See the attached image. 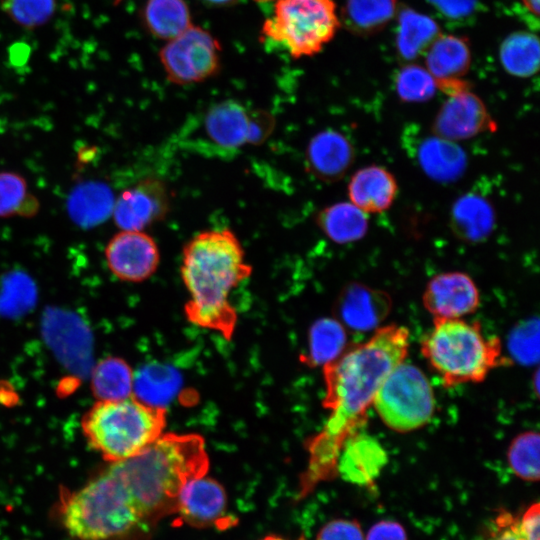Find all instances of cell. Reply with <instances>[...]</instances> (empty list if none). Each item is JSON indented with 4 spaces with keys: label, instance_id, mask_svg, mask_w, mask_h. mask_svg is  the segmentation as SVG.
Segmentation results:
<instances>
[{
    "label": "cell",
    "instance_id": "6da1fadb",
    "mask_svg": "<svg viewBox=\"0 0 540 540\" xmlns=\"http://www.w3.org/2000/svg\"><path fill=\"white\" fill-rule=\"evenodd\" d=\"M409 332L398 325L378 328L364 343L344 351L323 366L330 414L323 429L308 442V465L301 476L299 497L337 476L344 442L365 422L368 408L386 376L407 356Z\"/></svg>",
    "mask_w": 540,
    "mask_h": 540
},
{
    "label": "cell",
    "instance_id": "7a4b0ae2",
    "mask_svg": "<svg viewBox=\"0 0 540 540\" xmlns=\"http://www.w3.org/2000/svg\"><path fill=\"white\" fill-rule=\"evenodd\" d=\"M252 270L239 238L230 228L204 230L193 236L183 247L180 267L189 294L184 307L187 319L230 340L237 313L229 296Z\"/></svg>",
    "mask_w": 540,
    "mask_h": 540
},
{
    "label": "cell",
    "instance_id": "3957f363",
    "mask_svg": "<svg viewBox=\"0 0 540 540\" xmlns=\"http://www.w3.org/2000/svg\"><path fill=\"white\" fill-rule=\"evenodd\" d=\"M126 489L145 526L175 513L190 479L207 474L204 439L194 433H163L139 454L108 466Z\"/></svg>",
    "mask_w": 540,
    "mask_h": 540
},
{
    "label": "cell",
    "instance_id": "277c9868",
    "mask_svg": "<svg viewBox=\"0 0 540 540\" xmlns=\"http://www.w3.org/2000/svg\"><path fill=\"white\" fill-rule=\"evenodd\" d=\"M63 527L78 540H124L145 527L126 489L107 467L60 498Z\"/></svg>",
    "mask_w": 540,
    "mask_h": 540
},
{
    "label": "cell",
    "instance_id": "5b68a950",
    "mask_svg": "<svg viewBox=\"0 0 540 540\" xmlns=\"http://www.w3.org/2000/svg\"><path fill=\"white\" fill-rule=\"evenodd\" d=\"M421 351L445 387L481 382L493 368L509 363L499 338L485 337L479 322L460 318H434Z\"/></svg>",
    "mask_w": 540,
    "mask_h": 540
},
{
    "label": "cell",
    "instance_id": "8992f818",
    "mask_svg": "<svg viewBox=\"0 0 540 540\" xmlns=\"http://www.w3.org/2000/svg\"><path fill=\"white\" fill-rule=\"evenodd\" d=\"M81 425L89 445L114 463L139 454L163 434L166 410L133 395L97 401L83 416Z\"/></svg>",
    "mask_w": 540,
    "mask_h": 540
},
{
    "label": "cell",
    "instance_id": "52a82bcc",
    "mask_svg": "<svg viewBox=\"0 0 540 540\" xmlns=\"http://www.w3.org/2000/svg\"><path fill=\"white\" fill-rule=\"evenodd\" d=\"M341 26L334 0H275L261 34L302 59L320 53Z\"/></svg>",
    "mask_w": 540,
    "mask_h": 540
},
{
    "label": "cell",
    "instance_id": "ba28073f",
    "mask_svg": "<svg viewBox=\"0 0 540 540\" xmlns=\"http://www.w3.org/2000/svg\"><path fill=\"white\" fill-rule=\"evenodd\" d=\"M372 405L386 426L405 433L430 421L435 399L425 374L403 361L383 380Z\"/></svg>",
    "mask_w": 540,
    "mask_h": 540
},
{
    "label": "cell",
    "instance_id": "9c48e42d",
    "mask_svg": "<svg viewBox=\"0 0 540 540\" xmlns=\"http://www.w3.org/2000/svg\"><path fill=\"white\" fill-rule=\"evenodd\" d=\"M274 127L275 119L269 112L248 109L237 100L227 99L206 111L199 140L205 143L204 151L230 155L245 145L262 143Z\"/></svg>",
    "mask_w": 540,
    "mask_h": 540
},
{
    "label": "cell",
    "instance_id": "30bf717a",
    "mask_svg": "<svg viewBox=\"0 0 540 540\" xmlns=\"http://www.w3.org/2000/svg\"><path fill=\"white\" fill-rule=\"evenodd\" d=\"M159 60L169 82L189 85L206 81L220 72L222 46L208 30L192 25L166 41Z\"/></svg>",
    "mask_w": 540,
    "mask_h": 540
},
{
    "label": "cell",
    "instance_id": "8fae6325",
    "mask_svg": "<svg viewBox=\"0 0 540 540\" xmlns=\"http://www.w3.org/2000/svg\"><path fill=\"white\" fill-rule=\"evenodd\" d=\"M105 259L111 273L125 282L138 283L150 278L160 263L155 240L144 231L121 230L108 242Z\"/></svg>",
    "mask_w": 540,
    "mask_h": 540
},
{
    "label": "cell",
    "instance_id": "7c38bea8",
    "mask_svg": "<svg viewBox=\"0 0 540 540\" xmlns=\"http://www.w3.org/2000/svg\"><path fill=\"white\" fill-rule=\"evenodd\" d=\"M495 128L482 99L467 89L448 96L434 118L431 131L433 135L458 142Z\"/></svg>",
    "mask_w": 540,
    "mask_h": 540
},
{
    "label": "cell",
    "instance_id": "4fadbf2b",
    "mask_svg": "<svg viewBox=\"0 0 540 540\" xmlns=\"http://www.w3.org/2000/svg\"><path fill=\"white\" fill-rule=\"evenodd\" d=\"M169 208L166 185L156 178H146L119 195L114 201L112 216L121 230L143 231L163 219Z\"/></svg>",
    "mask_w": 540,
    "mask_h": 540
},
{
    "label": "cell",
    "instance_id": "5bb4252c",
    "mask_svg": "<svg viewBox=\"0 0 540 540\" xmlns=\"http://www.w3.org/2000/svg\"><path fill=\"white\" fill-rule=\"evenodd\" d=\"M422 301L434 318H461L477 310L480 294L469 275L451 271L439 273L429 280Z\"/></svg>",
    "mask_w": 540,
    "mask_h": 540
},
{
    "label": "cell",
    "instance_id": "9a60e30c",
    "mask_svg": "<svg viewBox=\"0 0 540 540\" xmlns=\"http://www.w3.org/2000/svg\"><path fill=\"white\" fill-rule=\"evenodd\" d=\"M336 306L339 319L347 327L368 331L377 328L388 316L392 301L382 290L351 282L342 289Z\"/></svg>",
    "mask_w": 540,
    "mask_h": 540
},
{
    "label": "cell",
    "instance_id": "2e32d148",
    "mask_svg": "<svg viewBox=\"0 0 540 540\" xmlns=\"http://www.w3.org/2000/svg\"><path fill=\"white\" fill-rule=\"evenodd\" d=\"M355 161V148L341 132L325 129L315 134L306 149L308 171L325 182L342 179Z\"/></svg>",
    "mask_w": 540,
    "mask_h": 540
},
{
    "label": "cell",
    "instance_id": "e0dca14e",
    "mask_svg": "<svg viewBox=\"0 0 540 540\" xmlns=\"http://www.w3.org/2000/svg\"><path fill=\"white\" fill-rule=\"evenodd\" d=\"M226 505L224 488L205 474L194 477L183 485L175 513L191 525L204 527L219 521L226 511Z\"/></svg>",
    "mask_w": 540,
    "mask_h": 540
},
{
    "label": "cell",
    "instance_id": "ac0fdd59",
    "mask_svg": "<svg viewBox=\"0 0 540 540\" xmlns=\"http://www.w3.org/2000/svg\"><path fill=\"white\" fill-rule=\"evenodd\" d=\"M387 455L379 442L354 433L343 444L337 460V475L357 485L369 486L379 476Z\"/></svg>",
    "mask_w": 540,
    "mask_h": 540
},
{
    "label": "cell",
    "instance_id": "d6986e66",
    "mask_svg": "<svg viewBox=\"0 0 540 540\" xmlns=\"http://www.w3.org/2000/svg\"><path fill=\"white\" fill-rule=\"evenodd\" d=\"M347 192L350 202L363 212L380 213L394 203L398 184L394 175L385 167L369 165L352 175Z\"/></svg>",
    "mask_w": 540,
    "mask_h": 540
},
{
    "label": "cell",
    "instance_id": "ffe728a7",
    "mask_svg": "<svg viewBox=\"0 0 540 540\" xmlns=\"http://www.w3.org/2000/svg\"><path fill=\"white\" fill-rule=\"evenodd\" d=\"M449 225L459 240L473 244L483 242L489 238L496 225L494 207L478 193H465L453 203Z\"/></svg>",
    "mask_w": 540,
    "mask_h": 540
},
{
    "label": "cell",
    "instance_id": "44dd1931",
    "mask_svg": "<svg viewBox=\"0 0 540 540\" xmlns=\"http://www.w3.org/2000/svg\"><path fill=\"white\" fill-rule=\"evenodd\" d=\"M416 157L422 171L440 183L457 181L468 164L467 155L457 142L436 135L428 136L420 142Z\"/></svg>",
    "mask_w": 540,
    "mask_h": 540
},
{
    "label": "cell",
    "instance_id": "7402d4cb",
    "mask_svg": "<svg viewBox=\"0 0 540 540\" xmlns=\"http://www.w3.org/2000/svg\"><path fill=\"white\" fill-rule=\"evenodd\" d=\"M471 60L467 39L452 34L441 33L425 52V67L437 85L461 80L469 71Z\"/></svg>",
    "mask_w": 540,
    "mask_h": 540
},
{
    "label": "cell",
    "instance_id": "603a6c76",
    "mask_svg": "<svg viewBox=\"0 0 540 540\" xmlns=\"http://www.w3.org/2000/svg\"><path fill=\"white\" fill-rule=\"evenodd\" d=\"M319 229L333 242L347 244L362 239L369 227L367 213L349 202H337L316 216Z\"/></svg>",
    "mask_w": 540,
    "mask_h": 540
},
{
    "label": "cell",
    "instance_id": "cb8c5ba5",
    "mask_svg": "<svg viewBox=\"0 0 540 540\" xmlns=\"http://www.w3.org/2000/svg\"><path fill=\"white\" fill-rule=\"evenodd\" d=\"M480 540H540V504L519 512L500 508L485 524Z\"/></svg>",
    "mask_w": 540,
    "mask_h": 540
},
{
    "label": "cell",
    "instance_id": "d4e9b609",
    "mask_svg": "<svg viewBox=\"0 0 540 540\" xmlns=\"http://www.w3.org/2000/svg\"><path fill=\"white\" fill-rule=\"evenodd\" d=\"M142 21L153 37L165 42L193 25L186 0H146L142 9Z\"/></svg>",
    "mask_w": 540,
    "mask_h": 540
},
{
    "label": "cell",
    "instance_id": "484cf974",
    "mask_svg": "<svg viewBox=\"0 0 540 540\" xmlns=\"http://www.w3.org/2000/svg\"><path fill=\"white\" fill-rule=\"evenodd\" d=\"M440 34L438 24L431 17L410 8L399 12L396 47L403 59L410 61L425 54Z\"/></svg>",
    "mask_w": 540,
    "mask_h": 540
},
{
    "label": "cell",
    "instance_id": "4316f807",
    "mask_svg": "<svg viewBox=\"0 0 540 540\" xmlns=\"http://www.w3.org/2000/svg\"><path fill=\"white\" fill-rule=\"evenodd\" d=\"M540 45L536 34L515 31L507 35L499 47V60L504 70L518 78L535 75L539 69Z\"/></svg>",
    "mask_w": 540,
    "mask_h": 540
},
{
    "label": "cell",
    "instance_id": "83f0119b",
    "mask_svg": "<svg viewBox=\"0 0 540 540\" xmlns=\"http://www.w3.org/2000/svg\"><path fill=\"white\" fill-rule=\"evenodd\" d=\"M397 0H346L341 24L359 35L380 32L396 15Z\"/></svg>",
    "mask_w": 540,
    "mask_h": 540
},
{
    "label": "cell",
    "instance_id": "f1b7e54d",
    "mask_svg": "<svg viewBox=\"0 0 540 540\" xmlns=\"http://www.w3.org/2000/svg\"><path fill=\"white\" fill-rule=\"evenodd\" d=\"M347 342L343 324L332 318L317 320L309 332L308 354L301 360L309 366H324L337 359Z\"/></svg>",
    "mask_w": 540,
    "mask_h": 540
},
{
    "label": "cell",
    "instance_id": "f546056e",
    "mask_svg": "<svg viewBox=\"0 0 540 540\" xmlns=\"http://www.w3.org/2000/svg\"><path fill=\"white\" fill-rule=\"evenodd\" d=\"M134 374L122 359L109 357L100 361L92 372V391L98 401H115L133 395Z\"/></svg>",
    "mask_w": 540,
    "mask_h": 540
},
{
    "label": "cell",
    "instance_id": "4dcf8cb0",
    "mask_svg": "<svg viewBox=\"0 0 540 540\" xmlns=\"http://www.w3.org/2000/svg\"><path fill=\"white\" fill-rule=\"evenodd\" d=\"M178 382L179 377L173 370L158 365L147 366L134 375L133 396L148 405L164 408Z\"/></svg>",
    "mask_w": 540,
    "mask_h": 540
},
{
    "label": "cell",
    "instance_id": "1f68e13d",
    "mask_svg": "<svg viewBox=\"0 0 540 540\" xmlns=\"http://www.w3.org/2000/svg\"><path fill=\"white\" fill-rule=\"evenodd\" d=\"M113 205L111 192L102 185L92 184L75 191L70 200V211L77 222L92 225L112 213Z\"/></svg>",
    "mask_w": 540,
    "mask_h": 540
},
{
    "label": "cell",
    "instance_id": "d6a6232c",
    "mask_svg": "<svg viewBox=\"0 0 540 540\" xmlns=\"http://www.w3.org/2000/svg\"><path fill=\"white\" fill-rule=\"evenodd\" d=\"M37 199L28 191L25 179L13 172L0 173V217L32 216Z\"/></svg>",
    "mask_w": 540,
    "mask_h": 540
},
{
    "label": "cell",
    "instance_id": "836d02e7",
    "mask_svg": "<svg viewBox=\"0 0 540 540\" xmlns=\"http://www.w3.org/2000/svg\"><path fill=\"white\" fill-rule=\"evenodd\" d=\"M539 434L527 431L519 434L510 444L507 460L511 471L528 482L539 480Z\"/></svg>",
    "mask_w": 540,
    "mask_h": 540
},
{
    "label": "cell",
    "instance_id": "e575fe53",
    "mask_svg": "<svg viewBox=\"0 0 540 540\" xmlns=\"http://www.w3.org/2000/svg\"><path fill=\"white\" fill-rule=\"evenodd\" d=\"M435 78L426 67L406 64L396 74L395 90L406 103H421L433 98L437 91Z\"/></svg>",
    "mask_w": 540,
    "mask_h": 540
},
{
    "label": "cell",
    "instance_id": "d590c367",
    "mask_svg": "<svg viewBox=\"0 0 540 540\" xmlns=\"http://www.w3.org/2000/svg\"><path fill=\"white\" fill-rule=\"evenodd\" d=\"M55 0H4V10L17 24L34 28L46 23L53 15Z\"/></svg>",
    "mask_w": 540,
    "mask_h": 540
},
{
    "label": "cell",
    "instance_id": "8d00e7d4",
    "mask_svg": "<svg viewBox=\"0 0 540 540\" xmlns=\"http://www.w3.org/2000/svg\"><path fill=\"white\" fill-rule=\"evenodd\" d=\"M509 350L515 360L531 365L539 358V321L537 318L518 325L510 334Z\"/></svg>",
    "mask_w": 540,
    "mask_h": 540
},
{
    "label": "cell",
    "instance_id": "74e56055",
    "mask_svg": "<svg viewBox=\"0 0 540 540\" xmlns=\"http://www.w3.org/2000/svg\"><path fill=\"white\" fill-rule=\"evenodd\" d=\"M315 540H365V534L358 520L339 518L324 524Z\"/></svg>",
    "mask_w": 540,
    "mask_h": 540
},
{
    "label": "cell",
    "instance_id": "f35d334b",
    "mask_svg": "<svg viewBox=\"0 0 540 540\" xmlns=\"http://www.w3.org/2000/svg\"><path fill=\"white\" fill-rule=\"evenodd\" d=\"M365 540H408L405 528L394 520H381L366 533Z\"/></svg>",
    "mask_w": 540,
    "mask_h": 540
},
{
    "label": "cell",
    "instance_id": "ab89813d",
    "mask_svg": "<svg viewBox=\"0 0 540 540\" xmlns=\"http://www.w3.org/2000/svg\"><path fill=\"white\" fill-rule=\"evenodd\" d=\"M444 16L460 19L469 16L476 8L477 0H427Z\"/></svg>",
    "mask_w": 540,
    "mask_h": 540
},
{
    "label": "cell",
    "instance_id": "60d3db41",
    "mask_svg": "<svg viewBox=\"0 0 540 540\" xmlns=\"http://www.w3.org/2000/svg\"><path fill=\"white\" fill-rule=\"evenodd\" d=\"M524 8L534 17H539V0H521Z\"/></svg>",
    "mask_w": 540,
    "mask_h": 540
},
{
    "label": "cell",
    "instance_id": "b9f144b4",
    "mask_svg": "<svg viewBox=\"0 0 540 540\" xmlns=\"http://www.w3.org/2000/svg\"><path fill=\"white\" fill-rule=\"evenodd\" d=\"M205 4L212 7H227L233 5L237 0H202Z\"/></svg>",
    "mask_w": 540,
    "mask_h": 540
},
{
    "label": "cell",
    "instance_id": "7bdbcfd3",
    "mask_svg": "<svg viewBox=\"0 0 540 540\" xmlns=\"http://www.w3.org/2000/svg\"><path fill=\"white\" fill-rule=\"evenodd\" d=\"M260 540H289V539H286L284 537H281V536H277V535H267L265 537H263L262 539ZM297 540H303L302 538H299Z\"/></svg>",
    "mask_w": 540,
    "mask_h": 540
},
{
    "label": "cell",
    "instance_id": "ee69618b",
    "mask_svg": "<svg viewBox=\"0 0 540 540\" xmlns=\"http://www.w3.org/2000/svg\"><path fill=\"white\" fill-rule=\"evenodd\" d=\"M534 386H535V393L538 395L539 393V371L536 370L535 372V375H534Z\"/></svg>",
    "mask_w": 540,
    "mask_h": 540
}]
</instances>
